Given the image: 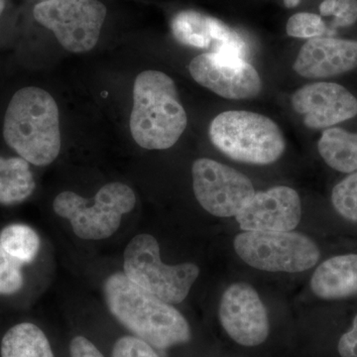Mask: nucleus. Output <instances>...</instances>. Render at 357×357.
<instances>
[{"label": "nucleus", "mask_w": 357, "mask_h": 357, "mask_svg": "<svg viewBox=\"0 0 357 357\" xmlns=\"http://www.w3.org/2000/svg\"><path fill=\"white\" fill-rule=\"evenodd\" d=\"M220 321L227 335L244 347H257L269 335L266 309L258 293L246 283L232 284L223 293Z\"/></svg>", "instance_id": "obj_11"}, {"label": "nucleus", "mask_w": 357, "mask_h": 357, "mask_svg": "<svg viewBox=\"0 0 357 357\" xmlns=\"http://www.w3.org/2000/svg\"><path fill=\"white\" fill-rule=\"evenodd\" d=\"M42 1H45V0H42Z\"/></svg>", "instance_id": "obj_30"}, {"label": "nucleus", "mask_w": 357, "mask_h": 357, "mask_svg": "<svg viewBox=\"0 0 357 357\" xmlns=\"http://www.w3.org/2000/svg\"><path fill=\"white\" fill-rule=\"evenodd\" d=\"M189 70L197 83L227 100H250L261 91L259 74L244 59L203 54L192 59Z\"/></svg>", "instance_id": "obj_10"}, {"label": "nucleus", "mask_w": 357, "mask_h": 357, "mask_svg": "<svg viewBox=\"0 0 357 357\" xmlns=\"http://www.w3.org/2000/svg\"><path fill=\"white\" fill-rule=\"evenodd\" d=\"M333 27H349L357 21V0H335L332 15Z\"/></svg>", "instance_id": "obj_25"}, {"label": "nucleus", "mask_w": 357, "mask_h": 357, "mask_svg": "<svg viewBox=\"0 0 357 357\" xmlns=\"http://www.w3.org/2000/svg\"><path fill=\"white\" fill-rule=\"evenodd\" d=\"M332 202L333 208L342 218L357 222V171L333 188Z\"/></svg>", "instance_id": "obj_21"}, {"label": "nucleus", "mask_w": 357, "mask_h": 357, "mask_svg": "<svg viewBox=\"0 0 357 357\" xmlns=\"http://www.w3.org/2000/svg\"><path fill=\"white\" fill-rule=\"evenodd\" d=\"M192 174L195 196L204 210L215 217H236L255 194L245 175L215 160H197Z\"/></svg>", "instance_id": "obj_9"}, {"label": "nucleus", "mask_w": 357, "mask_h": 357, "mask_svg": "<svg viewBox=\"0 0 357 357\" xmlns=\"http://www.w3.org/2000/svg\"><path fill=\"white\" fill-rule=\"evenodd\" d=\"M174 37L181 44L195 48H208L213 43L211 17L194 10L178 13L172 21Z\"/></svg>", "instance_id": "obj_19"}, {"label": "nucleus", "mask_w": 357, "mask_h": 357, "mask_svg": "<svg viewBox=\"0 0 357 357\" xmlns=\"http://www.w3.org/2000/svg\"><path fill=\"white\" fill-rule=\"evenodd\" d=\"M210 138L229 158L255 165L274 163L286 148L283 133L272 119L246 110H229L215 116Z\"/></svg>", "instance_id": "obj_4"}, {"label": "nucleus", "mask_w": 357, "mask_h": 357, "mask_svg": "<svg viewBox=\"0 0 357 357\" xmlns=\"http://www.w3.org/2000/svg\"><path fill=\"white\" fill-rule=\"evenodd\" d=\"M110 357H160L151 345L132 335L117 338L110 351Z\"/></svg>", "instance_id": "obj_24"}, {"label": "nucleus", "mask_w": 357, "mask_h": 357, "mask_svg": "<svg viewBox=\"0 0 357 357\" xmlns=\"http://www.w3.org/2000/svg\"><path fill=\"white\" fill-rule=\"evenodd\" d=\"M70 357H105L95 342L84 335H76L69 344Z\"/></svg>", "instance_id": "obj_26"}, {"label": "nucleus", "mask_w": 357, "mask_h": 357, "mask_svg": "<svg viewBox=\"0 0 357 357\" xmlns=\"http://www.w3.org/2000/svg\"><path fill=\"white\" fill-rule=\"evenodd\" d=\"M319 153L331 168L338 172L357 171V133L342 128H326L318 142Z\"/></svg>", "instance_id": "obj_17"}, {"label": "nucleus", "mask_w": 357, "mask_h": 357, "mask_svg": "<svg viewBox=\"0 0 357 357\" xmlns=\"http://www.w3.org/2000/svg\"><path fill=\"white\" fill-rule=\"evenodd\" d=\"M0 244L9 255L26 264L32 262L38 255L40 238L31 227L15 223L0 232Z\"/></svg>", "instance_id": "obj_20"}, {"label": "nucleus", "mask_w": 357, "mask_h": 357, "mask_svg": "<svg viewBox=\"0 0 357 357\" xmlns=\"http://www.w3.org/2000/svg\"><path fill=\"white\" fill-rule=\"evenodd\" d=\"M300 1L301 0H284L286 6L289 7V8H292V7L297 6L298 4L300 3Z\"/></svg>", "instance_id": "obj_28"}, {"label": "nucleus", "mask_w": 357, "mask_h": 357, "mask_svg": "<svg viewBox=\"0 0 357 357\" xmlns=\"http://www.w3.org/2000/svg\"><path fill=\"white\" fill-rule=\"evenodd\" d=\"M311 288L325 300L357 295V255L335 256L321 263L312 275Z\"/></svg>", "instance_id": "obj_15"}, {"label": "nucleus", "mask_w": 357, "mask_h": 357, "mask_svg": "<svg viewBox=\"0 0 357 357\" xmlns=\"http://www.w3.org/2000/svg\"><path fill=\"white\" fill-rule=\"evenodd\" d=\"M236 255L249 266L298 273L318 263L319 249L309 237L291 231H245L234 239Z\"/></svg>", "instance_id": "obj_7"}, {"label": "nucleus", "mask_w": 357, "mask_h": 357, "mask_svg": "<svg viewBox=\"0 0 357 357\" xmlns=\"http://www.w3.org/2000/svg\"><path fill=\"white\" fill-rule=\"evenodd\" d=\"M103 289L112 316L131 335L156 351H167L191 340V328L184 316L129 280L126 274L112 275Z\"/></svg>", "instance_id": "obj_1"}, {"label": "nucleus", "mask_w": 357, "mask_h": 357, "mask_svg": "<svg viewBox=\"0 0 357 357\" xmlns=\"http://www.w3.org/2000/svg\"><path fill=\"white\" fill-rule=\"evenodd\" d=\"M124 274L159 300L178 304L189 295L199 269L192 263L175 266L164 264L156 238L139 234L131 239L124 251Z\"/></svg>", "instance_id": "obj_5"}, {"label": "nucleus", "mask_w": 357, "mask_h": 357, "mask_svg": "<svg viewBox=\"0 0 357 357\" xmlns=\"http://www.w3.org/2000/svg\"><path fill=\"white\" fill-rule=\"evenodd\" d=\"M337 349L342 357H357V314L351 330L340 337Z\"/></svg>", "instance_id": "obj_27"}, {"label": "nucleus", "mask_w": 357, "mask_h": 357, "mask_svg": "<svg viewBox=\"0 0 357 357\" xmlns=\"http://www.w3.org/2000/svg\"><path fill=\"white\" fill-rule=\"evenodd\" d=\"M22 263L2 248L0 244V295H13L22 288Z\"/></svg>", "instance_id": "obj_22"}, {"label": "nucleus", "mask_w": 357, "mask_h": 357, "mask_svg": "<svg viewBox=\"0 0 357 357\" xmlns=\"http://www.w3.org/2000/svg\"><path fill=\"white\" fill-rule=\"evenodd\" d=\"M292 107L312 129L330 128L357 115V100L344 86L319 82L302 86L292 96Z\"/></svg>", "instance_id": "obj_13"}, {"label": "nucleus", "mask_w": 357, "mask_h": 357, "mask_svg": "<svg viewBox=\"0 0 357 357\" xmlns=\"http://www.w3.org/2000/svg\"><path fill=\"white\" fill-rule=\"evenodd\" d=\"M135 194L128 185L110 183L96 195L95 204L74 192H63L54 201V211L67 218L77 236L83 239H105L121 227L122 215L133 210Z\"/></svg>", "instance_id": "obj_6"}, {"label": "nucleus", "mask_w": 357, "mask_h": 357, "mask_svg": "<svg viewBox=\"0 0 357 357\" xmlns=\"http://www.w3.org/2000/svg\"><path fill=\"white\" fill-rule=\"evenodd\" d=\"M4 8H6V0H0V17H1Z\"/></svg>", "instance_id": "obj_29"}, {"label": "nucleus", "mask_w": 357, "mask_h": 357, "mask_svg": "<svg viewBox=\"0 0 357 357\" xmlns=\"http://www.w3.org/2000/svg\"><path fill=\"white\" fill-rule=\"evenodd\" d=\"M188 117L170 77L148 70L136 77L130 131L140 147L168 149L176 144L187 128Z\"/></svg>", "instance_id": "obj_3"}, {"label": "nucleus", "mask_w": 357, "mask_h": 357, "mask_svg": "<svg viewBox=\"0 0 357 357\" xmlns=\"http://www.w3.org/2000/svg\"><path fill=\"white\" fill-rule=\"evenodd\" d=\"M33 15L66 50L84 53L98 43L107 7L98 0H45L34 7Z\"/></svg>", "instance_id": "obj_8"}, {"label": "nucleus", "mask_w": 357, "mask_h": 357, "mask_svg": "<svg viewBox=\"0 0 357 357\" xmlns=\"http://www.w3.org/2000/svg\"><path fill=\"white\" fill-rule=\"evenodd\" d=\"M286 31L295 38L312 39L326 32V25L321 16L314 13H297L288 20Z\"/></svg>", "instance_id": "obj_23"}, {"label": "nucleus", "mask_w": 357, "mask_h": 357, "mask_svg": "<svg viewBox=\"0 0 357 357\" xmlns=\"http://www.w3.org/2000/svg\"><path fill=\"white\" fill-rule=\"evenodd\" d=\"M6 144L35 166H46L61 150L57 103L50 93L26 86L14 93L3 122Z\"/></svg>", "instance_id": "obj_2"}, {"label": "nucleus", "mask_w": 357, "mask_h": 357, "mask_svg": "<svg viewBox=\"0 0 357 357\" xmlns=\"http://www.w3.org/2000/svg\"><path fill=\"white\" fill-rule=\"evenodd\" d=\"M0 356L56 357L46 333L32 323L18 324L4 333Z\"/></svg>", "instance_id": "obj_16"}, {"label": "nucleus", "mask_w": 357, "mask_h": 357, "mask_svg": "<svg viewBox=\"0 0 357 357\" xmlns=\"http://www.w3.org/2000/svg\"><path fill=\"white\" fill-rule=\"evenodd\" d=\"M34 190V178L26 160L0 157V204H20L29 198Z\"/></svg>", "instance_id": "obj_18"}, {"label": "nucleus", "mask_w": 357, "mask_h": 357, "mask_svg": "<svg viewBox=\"0 0 357 357\" xmlns=\"http://www.w3.org/2000/svg\"><path fill=\"white\" fill-rule=\"evenodd\" d=\"M301 218L299 195L285 185L255 192L236 215L245 231H290L298 227Z\"/></svg>", "instance_id": "obj_12"}, {"label": "nucleus", "mask_w": 357, "mask_h": 357, "mask_svg": "<svg viewBox=\"0 0 357 357\" xmlns=\"http://www.w3.org/2000/svg\"><path fill=\"white\" fill-rule=\"evenodd\" d=\"M294 70L307 79H325L357 68V41L317 37L303 45Z\"/></svg>", "instance_id": "obj_14"}]
</instances>
